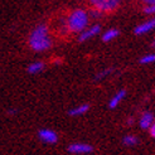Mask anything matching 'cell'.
<instances>
[{"label": "cell", "mask_w": 155, "mask_h": 155, "mask_svg": "<svg viewBox=\"0 0 155 155\" xmlns=\"http://www.w3.org/2000/svg\"><path fill=\"white\" fill-rule=\"evenodd\" d=\"M29 45L35 52H43L52 47V41L48 37V28L44 24H39L34 28L29 37Z\"/></svg>", "instance_id": "6da1fadb"}, {"label": "cell", "mask_w": 155, "mask_h": 155, "mask_svg": "<svg viewBox=\"0 0 155 155\" xmlns=\"http://www.w3.org/2000/svg\"><path fill=\"white\" fill-rule=\"evenodd\" d=\"M88 24V14L82 9H76L67 17L66 25L73 33H82Z\"/></svg>", "instance_id": "7a4b0ae2"}, {"label": "cell", "mask_w": 155, "mask_h": 155, "mask_svg": "<svg viewBox=\"0 0 155 155\" xmlns=\"http://www.w3.org/2000/svg\"><path fill=\"white\" fill-rule=\"evenodd\" d=\"M96 10L98 12H112L119 6V2L116 0H94L92 2Z\"/></svg>", "instance_id": "3957f363"}, {"label": "cell", "mask_w": 155, "mask_h": 155, "mask_svg": "<svg viewBox=\"0 0 155 155\" xmlns=\"http://www.w3.org/2000/svg\"><path fill=\"white\" fill-rule=\"evenodd\" d=\"M38 137L45 144H56L57 140H58V135L54 133L53 130H49V129H42L39 130L38 133Z\"/></svg>", "instance_id": "277c9868"}, {"label": "cell", "mask_w": 155, "mask_h": 155, "mask_svg": "<svg viewBox=\"0 0 155 155\" xmlns=\"http://www.w3.org/2000/svg\"><path fill=\"white\" fill-rule=\"evenodd\" d=\"M68 151L72 154H88L94 151V148L90 144L84 143H74L68 146Z\"/></svg>", "instance_id": "5b68a950"}, {"label": "cell", "mask_w": 155, "mask_h": 155, "mask_svg": "<svg viewBox=\"0 0 155 155\" xmlns=\"http://www.w3.org/2000/svg\"><path fill=\"white\" fill-rule=\"evenodd\" d=\"M153 29H155V17L149 19V20H146V21H144V23H141V24H139L134 29V33L136 35H143V34H146V33L151 32Z\"/></svg>", "instance_id": "8992f818"}, {"label": "cell", "mask_w": 155, "mask_h": 155, "mask_svg": "<svg viewBox=\"0 0 155 155\" xmlns=\"http://www.w3.org/2000/svg\"><path fill=\"white\" fill-rule=\"evenodd\" d=\"M100 32H101V27L95 24V25H92L87 29H84L83 32L80 34L78 37V42H86L88 39H91V38H94L95 35H97Z\"/></svg>", "instance_id": "52a82bcc"}, {"label": "cell", "mask_w": 155, "mask_h": 155, "mask_svg": "<svg viewBox=\"0 0 155 155\" xmlns=\"http://www.w3.org/2000/svg\"><path fill=\"white\" fill-rule=\"evenodd\" d=\"M154 124V115L153 112L150 111H146L141 115L140 120H139V125H140V127L143 130H146V129H150L151 125Z\"/></svg>", "instance_id": "ba28073f"}, {"label": "cell", "mask_w": 155, "mask_h": 155, "mask_svg": "<svg viewBox=\"0 0 155 155\" xmlns=\"http://www.w3.org/2000/svg\"><path fill=\"white\" fill-rule=\"evenodd\" d=\"M125 96H126V90H120L119 92H116V94L111 97L110 102H108V107L110 108H116L120 105V102L122 101V100L125 98Z\"/></svg>", "instance_id": "9c48e42d"}, {"label": "cell", "mask_w": 155, "mask_h": 155, "mask_svg": "<svg viewBox=\"0 0 155 155\" xmlns=\"http://www.w3.org/2000/svg\"><path fill=\"white\" fill-rule=\"evenodd\" d=\"M90 110V106L87 104H83V105H80V106H76L73 108L68 111V115L69 116H81V115H84L87 111Z\"/></svg>", "instance_id": "30bf717a"}, {"label": "cell", "mask_w": 155, "mask_h": 155, "mask_svg": "<svg viewBox=\"0 0 155 155\" xmlns=\"http://www.w3.org/2000/svg\"><path fill=\"white\" fill-rule=\"evenodd\" d=\"M43 69H44V63H43V62H33V63H30L28 66L27 71L30 74H37V73L42 72Z\"/></svg>", "instance_id": "8fae6325"}, {"label": "cell", "mask_w": 155, "mask_h": 155, "mask_svg": "<svg viewBox=\"0 0 155 155\" xmlns=\"http://www.w3.org/2000/svg\"><path fill=\"white\" fill-rule=\"evenodd\" d=\"M120 34V32L117 29H115V28H112V29H108V30H106V32L102 34V41L104 42H111L112 39H115L116 37H117Z\"/></svg>", "instance_id": "7c38bea8"}, {"label": "cell", "mask_w": 155, "mask_h": 155, "mask_svg": "<svg viewBox=\"0 0 155 155\" xmlns=\"http://www.w3.org/2000/svg\"><path fill=\"white\" fill-rule=\"evenodd\" d=\"M137 143H139V139L135 135H126L122 139V144L126 146H134V145H137Z\"/></svg>", "instance_id": "4fadbf2b"}, {"label": "cell", "mask_w": 155, "mask_h": 155, "mask_svg": "<svg viewBox=\"0 0 155 155\" xmlns=\"http://www.w3.org/2000/svg\"><path fill=\"white\" fill-rule=\"evenodd\" d=\"M155 62V54L154 53H149V54H145L140 58V63L141 64H150Z\"/></svg>", "instance_id": "5bb4252c"}, {"label": "cell", "mask_w": 155, "mask_h": 155, "mask_svg": "<svg viewBox=\"0 0 155 155\" xmlns=\"http://www.w3.org/2000/svg\"><path fill=\"white\" fill-rule=\"evenodd\" d=\"M112 71H114L112 68H106V69H104V71H101L100 73H97V76L95 77V80H96V81H100V80H102V78H105L106 76H108L110 73H112Z\"/></svg>", "instance_id": "9a60e30c"}, {"label": "cell", "mask_w": 155, "mask_h": 155, "mask_svg": "<svg viewBox=\"0 0 155 155\" xmlns=\"http://www.w3.org/2000/svg\"><path fill=\"white\" fill-rule=\"evenodd\" d=\"M144 13H145V14H155V4L146 5V6L144 8Z\"/></svg>", "instance_id": "2e32d148"}, {"label": "cell", "mask_w": 155, "mask_h": 155, "mask_svg": "<svg viewBox=\"0 0 155 155\" xmlns=\"http://www.w3.org/2000/svg\"><path fill=\"white\" fill-rule=\"evenodd\" d=\"M91 17H94V18H100V17H101V12H98V10L91 12Z\"/></svg>", "instance_id": "e0dca14e"}, {"label": "cell", "mask_w": 155, "mask_h": 155, "mask_svg": "<svg viewBox=\"0 0 155 155\" xmlns=\"http://www.w3.org/2000/svg\"><path fill=\"white\" fill-rule=\"evenodd\" d=\"M150 130V135L155 139V121H154V124H153V125H151V127L149 129Z\"/></svg>", "instance_id": "ac0fdd59"}, {"label": "cell", "mask_w": 155, "mask_h": 155, "mask_svg": "<svg viewBox=\"0 0 155 155\" xmlns=\"http://www.w3.org/2000/svg\"><path fill=\"white\" fill-rule=\"evenodd\" d=\"M134 124V119H129L127 120V125H133Z\"/></svg>", "instance_id": "d6986e66"}, {"label": "cell", "mask_w": 155, "mask_h": 155, "mask_svg": "<svg viewBox=\"0 0 155 155\" xmlns=\"http://www.w3.org/2000/svg\"><path fill=\"white\" fill-rule=\"evenodd\" d=\"M151 47H155V39L151 42Z\"/></svg>", "instance_id": "ffe728a7"}]
</instances>
